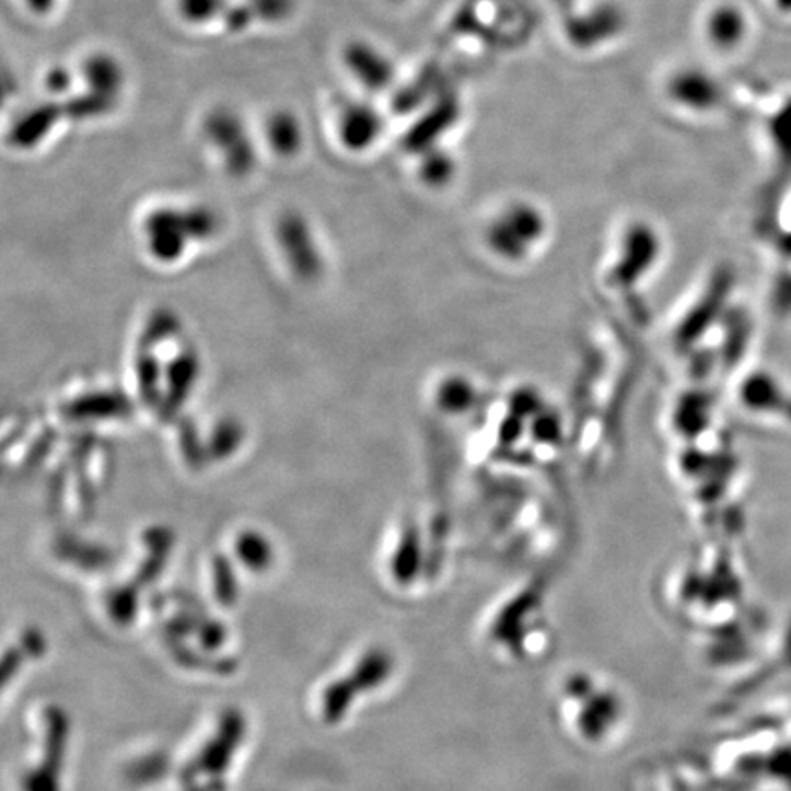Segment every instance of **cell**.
Here are the masks:
<instances>
[{"label":"cell","instance_id":"1","mask_svg":"<svg viewBox=\"0 0 791 791\" xmlns=\"http://www.w3.org/2000/svg\"><path fill=\"white\" fill-rule=\"evenodd\" d=\"M202 136L209 149L224 163L225 171L236 176L252 173L258 152L246 121L230 107H217L203 118Z\"/></svg>","mask_w":791,"mask_h":791},{"label":"cell","instance_id":"2","mask_svg":"<svg viewBox=\"0 0 791 791\" xmlns=\"http://www.w3.org/2000/svg\"><path fill=\"white\" fill-rule=\"evenodd\" d=\"M546 219L534 203H510L486 230L489 252L505 260H522L543 241Z\"/></svg>","mask_w":791,"mask_h":791},{"label":"cell","instance_id":"3","mask_svg":"<svg viewBox=\"0 0 791 791\" xmlns=\"http://www.w3.org/2000/svg\"><path fill=\"white\" fill-rule=\"evenodd\" d=\"M385 130V118L376 105L350 100L337 108L336 138L345 151L363 154L376 146Z\"/></svg>","mask_w":791,"mask_h":791},{"label":"cell","instance_id":"4","mask_svg":"<svg viewBox=\"0 0 791 791\" xmlns=\"http://www.w3.org/2000/svg\"><path fill=\"white\" fill-rule=\"evenodd\" d=\"M342 65L367 92L380 94L393 86L396 67L393 59L371 40L354 39L342 48Z\"/></svg>","mask_w":791,"mask_h":791},{"label":"cell","instance_id":"5","mask_svg":"<svg viewBox=\"0 0 791 791\" xmlns=\"http://www.w3.org/2000/svg\"><path fill=\"white\" fill-rule=\"evenodd\" d=\"M667 96L674 105L690 113H711L719 107L722 91L713 75L698 68H684L668 79Z\"/></svg>","mask_w":791,"mask_h":791},{"label":"cell","instance_id":"6","mask_svg":"<svg viewBox=\"0 0 791 791\" xmlns=\"http://www.w3.org/2000/svg\"><path fill=\"white\" fill-rule=\"evenodd\" d=\"M79 81L84 91L119 102L124 94L127 73L118 57L108 51H94L86 56L79 67Z\"/></svg>","mask_w":791,"mask_h":791},{"label":"cell","instance_id":"7","mask_svg":"<svg viewBox=\"0 0 791 791\" xmlns=\"http://www.w3.org/2000/svg\"><path fill=\"white\" fill-rule=\"evenodd\" d=\"M62 118H65V110H62L61 102H56V100H48L43 105L30 108L15 119V124L8 135L10 143L13 149H19V151L35 149L40 141L50 136L51 130L56 129V125Z\"/></svg>","mask_w":791,"mask_h":791},{"label":"cell","instance_id":"8","mask_svg":"<svg viewBox=\"0 0 791 791\" xmlns=\"http://www.w3.org/2000/svg\"><path fill=\"white\" fill-rule=\"evenodd\" d=\"M264 141L277 158L292 160L303 152L306 143L303 121L288 108L274 110L264 121Z\"/></svg>","mask_w":791,"mask_h":791},{"label":"cell","instance_id":"9","mask_svg":"<svg viewBox=\"0 0 791 791\" xmlns=\"http://www.w3.org/2000/svg\"><path fill=\"white\" fill-rule=\"evenodd\" d=\"M749 32L746 13L736 4H717L706 19V37L717 50L731 51L746 40Z\"/></svg>","mask_w":791,"mask_h":791},{"label":"cell","instance_id":"10","mask_svg":"<svg viewBox=\"0 0 791 791\" xmlns=\"http://www.w3.org/2000/svg\"><path fill=\"white\" fill-rule=\"evenodd\" d=\"M118 103L116 100H110V97L83 91L73 94L68 100H62L61 105L62 110H65V118L79 121V124H86L92 119H102L108 114H113L118 107Z\"/></svg>","mask_w":791,"mask_h":791},{"label":"cell","instance_id":"11","mask_svg":"<svg viewBox=\"0 0 791 791\" xmlns=\"http://www.w3.org/2000/svg\"><path fill=\"white\" fill-rule=\"evenodd\" d=\"M456 173V163L447 152L440 147H431L421 152L418 174L420 181L429 187H444L453 181Z\"/></svg>","mask_w":791,"mask_h":791},{"label":"cell","instance_id":"12","mask_svg":"<svg viewBox=\"0 0 791 791\" xmlns=\"http://www.w3.org/2000/svg\"><path fill=\"white\" fill-rule=\"evenodd\" d=\"M231 0H176V12L191 26H208L222 21Z\"/></svg>","mask_w":791,"mask_h":791},{"label":"cell","instance_id":"13","mask_svg":"<svg viewBox=\"0 0 791 791\" xmlns=\"http://www.w3.org/2000/svg\"><path fill=\"white\" fill-rule=\"evenodd\" d=\"M742 398L753 409H779L780 404H782L780 388L775 385L771 377L764 376V374L752 377L749 382H746V385L742 388Z\"/></svg>","mask_w":791,"mask_h":791},{"label":"cell","instance_id":"14","mask_svg":"<svg viewBox=\"0 0 791 791\" xmlns=\"http://www.w3.org/2000/svg\"><path fill=\"white\" fill-rule=\"evenodd\" d=\"M257 23L284 24L295 13V0H246Z\"/></svg>","mask_w":791,"mask_h":791},{"label":"cell","instance_id":"15","mask_svg":"<svg viewBox=\"0 0 791 791\" xmlns=\"http://www.w3.org/2000/svg\"><path fill=\"white\" fill-rule=\"evenodd\" d=\"M78 78H75V73H73L70 68L65 67V65H54V67L48 68L45 75H43V86H45V91L48 92L50 100L62 102V100H68V97L75 94L73 91H75Z\"/></svg>","mask_w":791,"mask_h":791},{"label":"cell","instance_id":"16","mask_svg":"<svg viewBox=\"0 0 791 791\" xmlns=\"http://www.w3.org/2000/svg\"><path fill=\"white\" fill-rule=\"evenodd\" d=\"M220 23L230 34H242L247 28H252L253 24L257 23V19L246 0H242V2H231Z\"/></svg>","mask_w":791,"mask_h":791},{"label":"cell","instance_id":"17","mask_svg":"<svg viewBox=\"0 0 791 791\" xmlns=\"http://www.w3.org/2000/svg\"><path fill=\"white\" fill-rule=\"evenodd\" d=\"M24 4L37 18H45V15L56 10L59 0H24Z\"/></svg>","mask_w":791,"mask_h":791},{"label":"cell","instance_id":"18","mask_svg":"<svg viewBox=\"0 0 791 791\" xmlns=\"http://www.w3.org/2000/svg\"><path fill=\"white\" fill-rule=\"evenodd\" d=\"M780 292H782V295H779L780 306L786 310H791V277L790 279H786V281L782 282V288H780Z\"/></svg>","mask_w":791,"mask_h":791},{"label":"cell","instance_id":"19","mask_svg":"<svg viewBox=\"0 0 791 791\" xmlns=\"http://www.w3.org/2000/svg\"><path fill=\"white\" fill-rule=\"evenodd\" d=\"M775 7L779 8L780 12H791V0H773Z\"/></svg>","mask_w":791,"mask_h":791}]
</instances>
